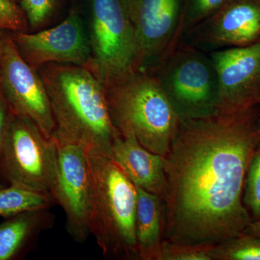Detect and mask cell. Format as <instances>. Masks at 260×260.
Wrapping results in <instances>:
<instances>
[{
  "label": "cell",
  "instance_id": "6da1fadb",
  "mask_svg": "<svg viewBox=\"0 0 260 260\" xmlns=\"http://www.w3.org/2000/svg\"><path fill=\"white\" fill-rule=\"evenodd\" d=\"M259 107L180 121L165 156L164 240L217 244L252 221L243 198L260 143Z\"/></svg>",
  "mask_w": 260,
  "mask_h": 260
},
{
  "label": "cell",
  "instance_id": "7a4b0ae2",
  "mask_svg": "<svg viewBox=\"0 0 260 260\" xmlns=\"http://www.w3.org/2000/svg\"><path fill=\"white\" fill-rule=\"evenodd\" d=\"M38 73L47 90L56 124L54 134L86 150L108 153L119 133L111 120L104 86L88 68L50 63Z\"/></svg>",
  "mask_w": 260,
  "mask_h": 260
},
{
  "label": "cell",
  "instance_id": "3957f363",
  "mask_svg": "<svg viewBox=\"0 0 260 260\" xmlns=\"http://www.w3.org/2000/svg\"><path fill=\"white\" fill-rule=\"evenodd\" d=\"M100 81L116 131L165 157L181 121L153 70L135 68Z\"/></svg>",
  "mask_w": 260,
  "mask_h": 260
},
{
  "label": "cell",
  "instance_id": "277c9868",
  "mask_svg": "<svg viewBox=\"0 0 260 260\" xmlns=\"http://www.w3.org/2000/svg\"><path fill=\"white\" fill-rule=\"evenodd\" d=\"M93 184L90 235L106 257L139 259L136 186L107 154L87 150Z\"/></svg>",
  "mask_w": 260,
  "mask_h": 260
},
{
  "label": "cell",
  "instance_id": "5b68a950",
  "mask_svg": "<svg viewBox=\"0 0 260 260\" xmlns=\"http://www.w3.org/2000/svg\"><path fill=\"white\" fill-rule=\"evenodd\" d=\"M153 71L180 121L217 113L218 76L208 53L180 42Z\"/></svg>",
  "mask_w": 260,
  "mask_h": 260
},
{
  "label": "cell",
  "instance_id": "8992f818",
  "mask_svg": "<svg viewBox=\"0 0 260 260\" xmlns=\"http://www.w3.org/2000/svg\"><path fill=\"white\" fill-rule=\"evenodd\" d=\"M57 147L54 137L44 134L28 118L13 112L9 130L0 150V172L10 185L51 198L57 174Z\"/></svg>",
  "mask_w": 260,
  "mask_h": 260
},
{
  "label": "cell",
  "instance_id": "52a82bcc",
  "mask_svg": "<svg viewBox=\"0 0 260 260\" xmlns=\"http://www.w3.org/2000/svg\"><path fill=\"white\" fill-rule=\"evenodd\" d=\"M90 59L85 66L99 80L138 66V49L124 0H88Z\"/></svg>",
  "mask_w": 260,
  "mask_h": 260
},
{
  "label": "cell",
  "instance_id": "ba28073f",
  "mask_svg": "<svg viewBox=\"0 0 260 260\" xmlns=\"http://www.w3.org/2000/svg\"><path fill=\"white\" fill-rule=\"evenodd\" d=\"M57 147V174L51 194L66 215L67 231L83 243L90 235L93 184L87 150L83 146L53 135Z\"/></svg>",
  "mask_w": 260,
  "mask_h": 260
},
{
  "label": "cell",
  "instance_id": "9c48e42d",
  "mask_svg": "<svg viewBox=\"0 0 260 260\" xmlns=\"http://www.w3.org/2000/svg\"><path fill=\"white\" fill-rule=\"evenodd\" d=\"M0 86L13 112L53 136L56 124L44 84L38 70L20 56L8 31H0Z\"/></svg>",
  "mask_w": 260,
  "mask_h": 260
},
{
  "label": "cell",
  "instance_id": "30bf717a",
  "mask_svg": "<svg viewBox=\"0 0 260 260\" xmlns=\"http://www.w3.org/2000/svg\"><path fill=\"white\" fill-rule=\"evenodd\" d=\"M138 49V66L153 70L182 37L185 0H124Z\"/></svg>",
  "mask_w": 260,
  "mask_h": 260
},
{
  "label": "cell",
  "instance_id": "8fae6325",
  "mask_svg": "<svg viewBox=\"0 0 260 260\" xmlns=\"http://www.w3.org/2000/svg\"><path fill=\"white\" fill-rule=\"evenodd\" d=\"M10 32L20 56L35 70L50 63L85 67L90 61L86 25L75 11L53 28Z\"/></svg>",
  "mask_w": 260,
  "mask_h": 260
},
{
  "label": "cell",
  "instance_id": "7c38bea8",
  "mask_svg": "<svg viewBox=\"0 0 260 260\" xmlns=\"http://www.w3.org/2000/svg\"><path fill=\"white\" fill-rule=\"evenodd\" d=\"M260 41V0H227L217 13L186 31L181 42L209 54Z\"/></svg>",
  "mask_w": 260,
  "mask_h": 260
},
{
  "label": "cell",
  "instance_id": "4fadbf2b",
  "mask_svg": "<svg viewBox=\"0 0 260 260\" xmlns=\"http://www.w3.org/2000/svg\"><path fill=\"white\" fill-rule=\"evenodd\" d=\"M209 55L218 76L217 113L234 114L260 105V41Z\"/></svg>",
  "mask_w": 260,
  "mask_h": 260
},
{
  "label": "cell",
  "instance_id": "5bb4252c",
  "mask_svg": "<svg viewBox=\"0 0 260 260\" xmlns=\"http://www.w3.org/2000/svg\"><path fill=\"white\" fill-rule=\"evenodd\" d=\"M107 155L125 173L135 186L158 195L164 202L167 191L165 157L152 153L133 135L119 133Z\"/></svg>",
  "mask_w": 260,
  "mask_h": 260
},
{
  "label": "cell",
  "instance_id": "9a60e30c",
  "mask_svg": "<svg viewBox=\"0 0 260 260\" xmlns=\"http://www.w3.org/2000/svg\"><path fill=\"white\" fill-rule=\"evenodd\" d=\"M135 234L141 260H161L164 241V205L158 195L136 186Z\"/></svg>",
  "mask_w": 260,
  "mask_h": 260
},
{
  "label": "cell",
  "instance_id": "2e32d148",
  "mask_svg": "<svg viewBox=\"0 0 260 260\" xmlns=\"http://www.w3.org/2000/svg\"><path fill=\"white\" fill-rule=\"evenodd\" d=\"M47 209L29 210L0 223V260H10L51 223Z\"/></svg>",
  "mask_w": 260,
  "mask_h": 260
},
{
  "label": "cell",
  "instance_id": "e0dca14e",
  "mask_svg": "<svg viewBox=\"0 0 260 260\" xmlns=\"http://www.w3.org/2000/svg\"><path fill=\"white\" fill-rule=\"evenodd\" d=\"M52 202L47 195L10 185L0 189V216L8 218L29 210L47 209Z\"/></svg>",
  "mask_w": 260,
  "mask_h": 260
},
{
  "label": "cell",
  "instance_id": "ac0fdd59",
  "mask_svg": "<svg viewBox=\"0 0 260 260\" xmlns=\"http://www.w3.org/2000/svg\"><path fill=\"white\" fill-rule=\"evenodd\" d=\"M213 260H260V238L243 232L215 244Z\"/></svg>",
  "mask_w": 260,
  "mask_h": 260
},
{
  "label": "cell",
  "instance_id": "d6986e66",
  "mask_svg": "<svg viewBox=\"0 0 260 260\" xmlns=\"http://www.w3.org/2000/svg\"><path fill=\"white\" fill-rule=\"evenodd\" d=\"M215 244H177L164 240L161 260H213Z\"/></svg>",
  "mask_w": 260,
  "mask_h": 260
},
{
  "label": "cell",
  "instance_id": "ffe728a7",
  "mask_svg": "<svg viewBox=\"0 0 260 260\" xmlns=\"http://www.w3.org/2000/svg\"><path fill=\"white\" fill-rule=\"evenodd\" d=\"M244 205L252 220L260 219V143L248 168L244 184Z\"/></svg>",
  "mask_w": 260,
  "mask_h": 260
},
{
  "label": "cell",
  "instance_id": "44dd1931",
  "mask_svg": "<svg viewBox=\"0 0 260 260\" xmlns=\"http://www.w3.org/2000/svg\"><path fill=\"white\" fill-rule=\"evenodd\" d=\"M227 0H185L182 20V37L218 11ZM182 38V37H181Z\"/></svg>",
  "mask_w": 260,
  "mask_h": 260
},
{
  "label": "cell",
  "instance_id": "7402d4cb",
  "mask_svg": "<svg viewBox=\"0 0 260 260\" xmlns=\"http://www.w3.org/2000/svg\"><path fill=\"white\" fill-rule=\"evenodd\" d=\"M58 0H20L29 29L41 30L50 23L57 8Z\"/></svg>",
  "mask_w": 260,
  "mask_h": 260
},
{
  "label": "cell",
  "instance_id": "603a6c76",
  "mask_svg": "<svg viewBox=\"0 0 260 260\" xmlns=\"http://www.w3.org/2000/svg\"><path fill=\"white\" fill-rule=\"evenodd\" d=\"M28 21L15 0H0V31L28 32Z\"/></svg>",
  "mask_w": 260,
  "mask_h": 260
},
{
  "label": "cell",
  "instance_id": "cb8c5ba5",
  "mask_svg": "<svg viewBox=\"0 0 260 260\" xmlns=\"http://www.w3.org/2000/svg\"><path fill=\"white\" fill-rule=\"evenodd\" d=\"M13 111L5 99L0 86V150L9 130Z\"/></svg>",
  "mask_w": 260,
  "mask_h": 260
},
{
  "label": "cell",
  "instance_id": "d4e9b609",
  "mask_svg": "<svg viewBox=\"0 0 260 260\" xmlns=\"http://www.w3.org/2000/svg\"><path fill=\"white\" fill-rule=\"evenodd\" d=\"M244 233L260 238V219L259 220H252L251 223L244 230Z\"/></svg>",
  "mask_w": 260,
  "mask_h": 260
},
{
  "label": "cell",
  "instance_id": "484cf974",
  "mask_svg": "<svg viewBox=\"0 0 260 260\" xmlns=\"http://www.w3.org/2000/svg\"><path fill=\"white\" fill-rule=\"evenodd\" d=\"M4 187L5 186H3L1 184H0V189H3Z\"/></svg>",
  "mask_w": 260,
  "mask_h": 260
},
{
  "label": "cell",
  "instance_id": "4316f807",
  "mask_svg": "<svg viewBox=\"0 0 260 260\" xmlns=\"http://www.w3.org/2000/svg\"><path fill=\"white\" fill-rule=\"evenodd\" d=\"M15 1L18 2V3H19V2H20V0H15Z\"/></svg>",
  "mask_w": 260,
  "mask_h": 260
}]
</instances>
